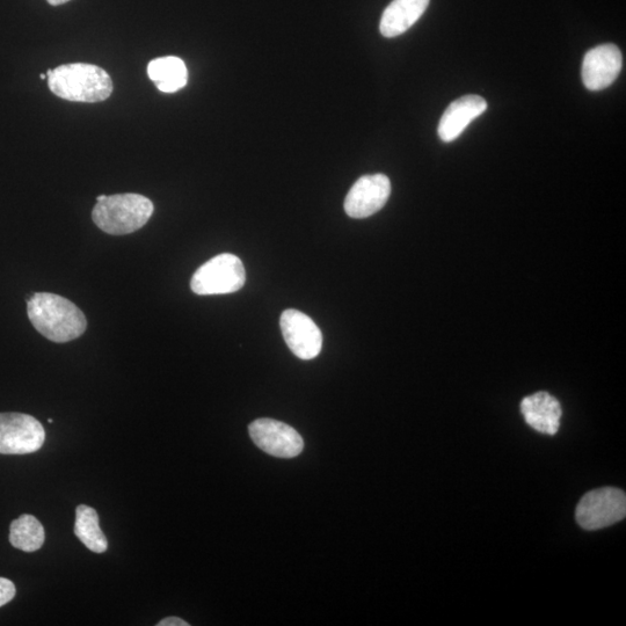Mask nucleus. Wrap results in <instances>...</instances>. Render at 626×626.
Returning a JSON list of instances; mask_svg holds the SVG:
<instances>
[{
	"instance_id": "f257e3e1",
	"label": "nucleus",
	"mask_w": 626,
	"mask_h": 626,
	"mask_svg": "<svg viewBox=\"0 0 626 626\" xmlns=\"http://www.w3.org/2000/svg\"><path fill=\"white\" fill-rule=\"evenodd\" d=\"M27 315L35 330L56 344L82 337L87 327L83 311L56 294H34L28 300Z\"/></svg>"
},
{
	"instance_id": "f03ea898",
	"label": "nucleus",
	"mask_w": 626,
	"mask_h": 626,
	"mask_svg": "<svg viewBox=\"0 0 626 626\" xmlns=\"http://www.w3.org/2000/svg\"><path fill=\"white\" fill-rule=\"evenodd\" d=\"M48 85L58 98L75 103H101L113 93V82L104 69L87 63H70L48 70Z\"/></svg>"
},
{
	"instance_id": "7ed1b4c3",
	"label": "nucleus",
	"mask_w": 626,
	"mask_h": 626,
	"mask_svg": "<svg viewBox=\"0 0 626 626\" xmlns=\"http://www.w3.org/2000/svg\"><path fill=\"white\" fill-rule=\"evenodd\" d=\"M154 211V203L143 195L116 194L97 202L92 211V220L108 235H129L143 228Z\"/></svg>"
},
{
	"instance_id": "20e7f679",
	"label": "nucleus",
	"mask_w": 626,
	"mask_h": 626,
	"mask_svg": "<svg viewBox=\"0 0 626 626\" xmlns=\"http://www.w3.org/2000/svg\"><path fill=\"white\" fill-rule=\"evenodd\" d=\"M246 281L245 267L234 254L223 253L202 265L193 275L191 288L196 295L236 293Z\"/></svg>"
},
{
	"instance_id": "39448f33",
	"label": "nucleus",
	"mask_w": 626,
	"mask_h": 626,
	"mask_svg": "<svg viewBox=\"0 0 626 626\" xmlns=\"http://www.w3.org/2000/svg\"><path fill=\"white\" fill-rule=\"evenodd\" d=\"M626 515V496L622 490L603 487L585 494L579 502L575 519L585 530L593 531L613 526Z\"/></svg>"
},
{
	"instance_id": "423d86ee",
	"label": "nucleus",
	"mask_w": 626,
	"mask_h": 626,
	"mask_svg": "<svg viewBox=\"0 0 626 626\" xmlns=\"http://www.w3.org/2000/svg\"><path fill=\"white\" fill-rule=\"evenodd\" d=\"M46 441L41 422L24 413H0V455H27Z\"/></svg>"
},
{
	"instance_id": "0eeeda50",
	"label": "nucleus",
	"mask_w": 626,
	"mask_h": 626,
	"mask_svg": "<svg viewBox=\"0 0 626 626\" xmlns=\"http://www.w3.org/2000/svg\"><path fill=\"white\" fill-rule=\"evenodd\" d=\"M254 443L268 455L293 458L302 453V436L293 427L273 419H258L249 427Z\"/></svg>"
},
{
	"instance_id": "6e6552de",
	"label": "nucleus",
	"mask_w": 626,
	"mask_h": 626,
	"mask_svg": "<svg viewBox=\"0 0 626 626\" xmlns=\"http://www.w3.org/2000/svg\"><path fill=\"white\" fill-rule=\"evenodd\" d=\"M281 331L290 351L301 360L317 358L323 346V334L313 320L297 310H286L280 319Z\"/></svg>"
},
{
	"instance_id": "1a4fd4ad",
	"label": "nucleus",
	"mask_w": 626,
	"mask_h": 626,
	"mask_svg": "<svg viewBox=\"0 0 626 626\" xmlns=\"http://www.w3.org/2000/svg\"><path fill=\"white\" fill-rule=\"evenodd\" d=\"M390 179L384 174H371L360 178L345 200V211L352 218H367L380 211L390 198Z\"/></svg>"
},
{
	"instance_id": "9d476101",
	"label": "nucleus",
	"mask_w": 626,
	"mask_h": 626,
	"mask_svg": "<svg viewBox=\"0 0 626 626\" xmlns=\"http://www.w3.org/2000/svg\"><path fill=\"white\" fill-rule=\"evenodd\" d=\"M623 57L620 48L615 45H602L589 52L582 62V82L589 91L607 89L620 76Z\"/></svg>"
},
{
	"instance_id": "9b49d317",
	"label": "nucleus",
	"mask_w": 626,
	"mask_h": 626,
	"mask_svg": "<svg viewBox=\"0 0 626 626\" xmlns=\"http://www.w3.org/2000/svg\"><path fill=\"white\" fill-rule=\"evenodd\" d=\"M487 103L479 96H464L451 103L443 113L438 129L441 141L457 140L473 120L486 112Z\"/></svg>"
},
{
	"instance_id": "f8f14e48",
	"label": "nucleus",
	"mask_w": 626,
	"mask_h": 626,
	"mask_svg": "<svg viewBox=\"0 0 626 626\" xmlns=\"http://www.w3.org/2000/svg\"><path fill=\"white\" fill-rule=\"evenodd\" d=\"M521 412L527 424L535 431L548 435L558 433L563 411L558 400L550 393L541 391L524 398Z\"/></svg>"
},
{
	"instance_id": "ddd939ff",
	"label": "nucleus",
	"mask_w": 626,
	"mask_h": 626,
	"mask_svg": "<svg viewBox=\"0 0 626 626\" xmlns=\"http://www.w3.org/2000/svg\"><path fill=\"white\" fill-rule=\"evenodd\" d=\"M431 0H393L385 9L380 31L385 38H396L417 23Z\"/></svg>"
},
{
	"instance_id": "4468645a",
	"label": "nucleus",
	"mask_w": 626,
	"mask_h": 626,
	"mask_svg": "<svg viewBox=\"0 0 626 626\" xmlns=\"http://www.w3.org/2000/svg\"><path fill=\"white\" fill-rule=\"evenodd\" d=\"M148 76L164 93L178 92L187 85L188 71L181 58L174 56L160 57L148 65Z\"/></svg>"
},
{
	"instance_id": "2eb2a0df",
	"label": "nucleus",
	"mask_w": 626,
	"mask_h": 626,
	"mask_svg": "<svg viewBox=\"0 0 626 626\" xmlns=\"http://www.w3.org/2000/svg\"><path fill=\"white\" fill-rule=\"evenodd\" d=\"M75 535L92 552L104 553L108 549L107 538L99 526V515L90 506L77 507Z\"/></svg>"
},
{
	"instance_id": "dca6fc26",
	"label": "nucleus",
	"mask_w": 626,
	"mask_h": 626,
	"mask_svg": "<svg viewBox=\"0 0 626 626\" xmlns=\"http://www.w3.org/2000/svg\"><path fill=\"white\" fill-rule=\"evenodd\" d=\"M45 540V529L35 516L24 514L12 521L10 543L13 548L25 552H34L42 548Z\"/></svg>"
},
{
	"instance_id": "f3484780",
	"label": "nucleus",
	"mask_w": 626,
	"mask_h": 626,
	"mask_svg": "<svg viewBox=\"0 0 626 626\" xmlns=\"http://www.w3.org/2000/svg\"><path fill=\"white\" fill-rule=\"evenodd\" d=\"M17 589L9 579L0 577V608L11 602L16 596Z\"/></svg>"
},
{
	"instance_id": "a211bd4d",
	"label": "nucleus",
	"mask_w": 626,
	"mask_h": 626,
	"mask_svg": "<svg viewBox=\"0 0 626 626\" xmlns=\"http://www.w3.org/2000/svg\"><path fill=\"white\" fill-rule=\"evenodd\" d=\"M157 626H189V623L181 620L179 617H167L157 623Z\"/></svg>"
},
{
	"instance_id": "6ab92c4d",
	"label": "nucleus",
	"mask_w": 626,
	"mask_h": 626,
	"mask_svg": "<svg viewBox=\"0 0 626 626\" xmlns=\"http://www.w3.org/2000/svg\"><path fill=\"white\" fill-rule=\"evenodd\" d=\"M47 2L52 6H58L68 3L70 0H47Z\"/></svg>"
},
{
	"instance_id": "aec40b11",
	"label": "nucleus",
	"mask_w": 626,
	"mask_h": 626,
	"mask_svg": "<svg viewBox=\"0 0 626 626\" xmlns=\"http://www.w3.org/2000/svg\"><path fill=\"white\" fill-rule=\"evenodd\" d=\"M106 196H107V195H100V196H98V198H97V202H99V201H103V200L106 198Z\"/></svg>"
},
{
	"instance_id": "412c9836",
	"label": "nucleus",
	"mask_w": 626,
	"mask_h": 626,
	"mask_svg": "<svg viewBox=\"0 0 626 626\" xmlns=\"http://www.w3.org/2000/svg\"><path fill=\"white\" fill-rule=\"evenodd\" d=\"M40 78H41L42 80H43V79H46V78H47V75H43V74H41V75H40Z\"/></svg>"
},
{
	"instance_id": "4be33fe9",
	"label": "nucleus",
	"mask_w": 626,
	"mask_h": 626,
	"mask_svg": "<svg viewBox=\"0 0 626 626\" xmlns=\"http://www.w3.org/2000/svg\"><path fill=\"white\" fill-rule=\"evenodd\" d=\"M49 424H53L54 420L53 419H48Z\"/></svg>"
}]
</instances>
